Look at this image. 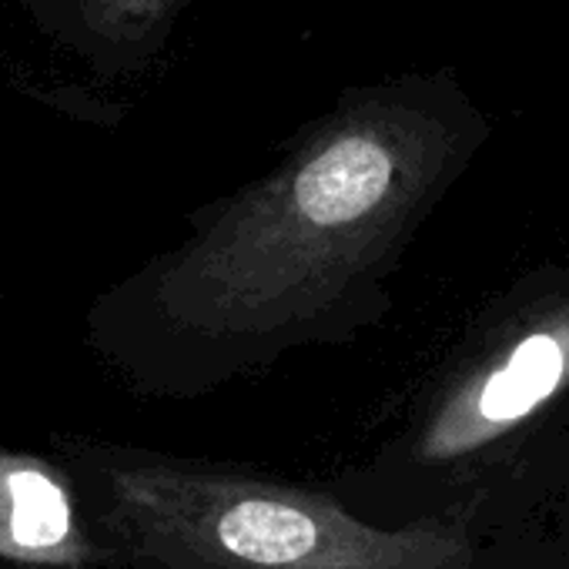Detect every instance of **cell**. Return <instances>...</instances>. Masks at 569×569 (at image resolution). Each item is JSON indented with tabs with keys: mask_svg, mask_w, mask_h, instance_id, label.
Returning <instances> with one entry per match:
<instances>
[{
	"mask_svg": "<svg viewBox=\"0 0 569 569\" xmlns=\"http://www.w3.org/2000/svg\"><path fill=\"white\" fill-rule=\"evenodd\" d=\"M489 138L449 68L346 88L148 268L141 302L181 382L221 386L379 326L406 248Z\"/></svg>",
	"mask_w": 569,
	"mask_h": 569,
	"instance_id": "1",
	"label": "cell"
},
{
	"mask_svg": "<svg viewBox=\"0 0 569 569\" xmlns=\"http://www.w3.org/2000/svg\"><path fill=\"white\" fill-rule=\"evenodd\" d=\"M88 466L111 549L141 569H482L496 532L472 516L382 526L326 489L168 456L101 449Z\"/></svg>",
	"mask_w": 569,
	"mask_h": 569,
	"instance_id": "3",
	"label": "cell"
},
{
	"mask_svg": "<svg viewBox=\"0 0 569 569\" xmlns=\"http://www.w3.org/2000/svg\"><path fill=\"white\" fill-rule=\"evenodd\" d=\"M114 556L88 536L61 472L31 456H0V559L78 569Z\"/></svg>",
	"mask_w": 569,
	"mask_h": 569,
	"instance_id": "4",
	"label": "cell"
},
{
	"mask_svg": "<svg viewBox=\"0 0 569 569\" xmlns=\"http://www.w3.org/2000/svg\"><path fill=\"white\" fill-rule=\"evenodd\" d=\"M539 459H569V268L496 302L356 489L389 526L472 516L506 532L512 486H539Z\"/></svg>",
	"mask_w": 569,
	"mask_h": 569,
	"instance_id": "2",
	"label": "cell"
}]
</instances>
